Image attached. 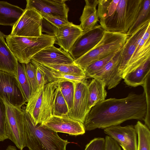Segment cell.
I'll use <instances>...</instances> for the list:
<instances>
[{"label": "cell", "mask_w": 150, "mask_h": 150, "mask_svg": "<svg viewBox=\"0 0 150 150\" xmlns=\"http://www.w3.org/2000/svg\"><path fill=\"white\" fill-rule=\"evenodd\" d=\"M146 111L145 93L130 92L121 99L110 98L93 107L83 124L85 129H104L130 120H143Z\"/></svg>", "instance_id": "1"}, {"label": "cell", "mask_w": 150, "mask_h": 150, "mask_svg": "<svg viewBox=\"0 0 150 150\" xmlns=\"http://www.w3.org/2000/svg\"><path fill=\"white\" fill-rule=\"evenodd\" d=\"M142 1L99 0L97 10L100 25L105 31L127 34L135 21Z\"/></svg>", "instance_id": "2"}, {"label": "cell", "mask_w": 150, "mask_h": 150, "mask_svg": "<svg viewBox=\"0 0 150 150\" xmlns=\"http://www.w3.org/2000/svg\"><path fill=\"white\" fill-rule=\"evenodd\" d=\"M23 110L25 147L29 150H66L70 142L62 139L57 133L41 124L35 125L31 115L25 108Z\"/></svg>", "instance_id": "3"}, {"label": "cell", "mask_w": 150, "mask_h": 150, "mask_svg": "<svg viewBox=\"0 0 150 150\" xmlns=\"http://www.w3.org/2000/svg\"><path fill=\"white\" fill-rule=\"evenodd\" d=\"M9 48L21 64L30 62L33 57L43 49L54 45L56 40L54 36L42 34L40 37H30L5 35Z\"/></svg>", "instance_id": "4"}, {"label": "cell", "mask_w": 150, "mask_h": 150, "mask_svg": "<svg viewBox=\"0 0 150 150\" xmlns=\"http://www.w3.org/2000/svg\"><path fill=\"white\" fill-rule=\"evenodd\" d=\"M129 36L126 34L105 31L100 41L91 50L74 61L83 70L94 62L121 49Z\"/></svg>", "instance_id": "5"}, {"label": "cell", "mask_w": 150, "mask_h": 150, "mask_svg": "<svg viewBox=\"0 0 150 150\" xmlns=\"http://www.w3.org/2000/svg\"><path fill=\"white\" fill-rule=\"evenodd\" d=\"M43 18L34 8H25L19 19L12 27L11 35L37 37L42 35Z\"/></svg>", "instance_id": "6"}, {"label": "cell", "mask_w": 150, "mask_h": 150, "mask_svg": "<svg viewBox=\"0 0 150 150\" xmlns=\"http://www.w3.org/2000/svg\"><path fill=\"white\" fill-rule=\"evenodd\" d=\"M6 109V128L8 139L20 150L25 147L23 109L4 102Z\"/></svg>", "instance_id": "7"}, {"label": "cell", "mask_w": 150, "mask_h": 150, "mask_svg": "<svg viewBox=\"0 0 150 150\" xmlns=\"http://www.w3.org/2000/svg\"><path fill=\"white\" fill-rule=\"evenodd\" d=\"M0 99L21 108L27 102L15 75L0 70Z\"/></svg>", "instance_id": "8"}, {"label": "cell", "mask_w": 150, "mask_h": 150, "mask_svg": "<svg viewBox=\"0 0 150 150\" xmlns=\"http://www.w3.org/2000/svg\"><path fill=\"white\" fill-rule=\"evenodd\" d=\"M104 31L99 25L83 32L76 40L68 52L74 60L92 49L101 40Z\"/></svg>", "instance_id": "9"}, {"label": "cell", "mask_w": 150, "mask_h": 150, "mask_svg": "<svg viewBox=\"0 0 150 150\" xmlns=\"http://www.w3.org/2000/svg\"><path fill=\"white\" fill-rule=\"evenodd\" d=\"M86 79L81 82L74 83L75 92L73 106L67 115L69 118L83 123L90 111L88 108V83Z\"/></svg>", "instance_id": "10"}, {"label": "cell", "mask_w": 150, "mask_h": 150, "mask_svg": "<svg viewBox=\"0 0 150 150\" xmlns=\"http://www.w3.org/2000/svg\"><path fill=\"white\" fill-rule=\"evenodd\" d=\"M41 125L57 133L62 132L71 135H82L85 132L83 123L67 115L53 116Z\"/></svg>", "instance_id": "11"}, {"label": "cell", "mask_w": 150, "mask_h": 150, "mask_svg": "<svg viewBox=\"0 0 150 150\" xmlns=\"http://www.w3.org/2000/svg\"><path fill=\"white\" fill-rule=\"evenodd\" d=\"M123 48L103 68L90 78L96 79L103 82L108 89L116 87L122 79L119 74V69Z\"/></svg>", "instance_id": "12"}, {"label": "cell", "mask_w": 150, "mask_h": 150, "mask_svg": "<svg viewBox=\"0 0 150 150\" xmlns=\"http://www.w3.org/2000/svg\"><path fill=\"white\" fill-rule=\"evenodd\" d=\"M104 132L127 150H137V134L133 125L113 126L104 129Z\"/></svg>", "instance_id": "13"}, {"label": "cell", "mask_w": 150, "mask_h": 150, "mask_svg": "<svg viewBox=\"0 0 150 150\" xmlns=\"http://www.w3.org/2000/svg\"><path fill=\"white\" fill-rule=\"evenodd\" d=\"M31 60L41 64H70L74 62L69 52L54 45L42 50L34 55Z\"/></svg>", "instance_id": "14"}, {"label": "cell", "mask_w": 150, "mask_h": 150, "mask_svg": "<svg viewBox=\"0 0 150 150\" xmlns=\"http://www.w3.org/2000/svg\"><path fill=\"white\" fill-rule=\"evenodd\" d=\"M52 25L50 27L52 31V35L54 36L56 38L55 44L68 52L76 40L83 32L79 25L73 23L59 28Z\"/></svg>", "instance_id": "15"}, {"label": "cell", "mask_w": 150, "mask_h": 150, "mask_svg": "<svg viewBox=\"0 0 150 150\" xmlns=\"http://www.w3.org/2000/svg\"><path fill=\"white\" fill-rule=\"evenodd\" d=\"M25 8H34L40 13L68 18L69 8L64 0H27Z\"/></svg>", "instance_id": "16"}, {"label": "cell", "mask_w": 150, "mask_h": 150, "mask_svg": "<svg viewBox=\"0 0 150 150\" xmlns=\"http://www.w3.org/2000/svg\"><path fill=\"white\" fill-rule=\"evenodd\" d=\"M150 24V21H147L130 36H129L127 39L122 49L121 63L119 69V74L122 78L123 73L128 62L142 38L146 30Z\"/></svg>", "instance_id": "17"}, {"label": "cell", "mask_w": 150, "mask_h": 150, "mask_svg": "<svg viewBox=\"0 0 150 150\" xmlns=\"http://www.w3.org/2000/svg\"><path fill=\"white\" fill-rule=\"evenodd\" d=\"M150 58V39L145 40L142 38L128 62L122 76H125Z\"/></svg>", "instance_id": "18"}, {"label": "cell", "mask_w": 150, "mask_h": 150, "mask_svg": "<svg viewBox=\"0 0 150 150\" xmlns=\"http://www.w3.org/2000/svg\"><path fill=\"white\" fill-rule=\"evenodd\" d=\"M85 5L80 18L79 25L83 32L93 28L99 20L96 7L98 0H86Z\"/></svg>", "instance_id": "19"}, {"label": "cell", "mask_w": 150, "mask_h": 150, "mask_svg": "<svg viewBox=\"0 0 150 150\" xmlns=\"http://www.w3.org/2000/svg\"><path fill=\"white\" fill-rule=\"evenodd\" d=\"M58 80L44 85L42 107L41 124L52 116L53 105L55 90L59 82Z\"/></svg>", "instance_id": "20"}, {"label": "cell", "mask_w": 150, "mask_h": 150, "mask_svg": "<svg viewBox=\"0 0 150 150\" xmlns=\"http://www.w3.org/2000/svg\"><path fill=\"white\" fill-rule=\"evenodd\" d=\"M24 9L5 1H0V25L13 27L22 15Z\"/></svg>", "instance_id": "21"}, {"label": "cell", "mask_w": 150, "mask_h": 150, "mask_svg": "<svg viewBox=\"0 0 150 150\" xmlns=\"http://www.w3.org/2000/svg\"><path fill=\"white\" fill-rule=\"evenodd\" d=\"M18 62L5 41L0 38V70L16 76Z\"/></svg>", "instance_id": "22"}, {"label": "cell", "mask_w": 150, "mask_h": 150, "mask_svg": "<svg viewBox=\"0 0 150 150\" xmlns=\"http://www.w3.org/2000/svg\"><path fill=\"white\" fill-rule=\"evenodd\" d=\"M150 73V58L127 74L123 79L126 84L132 87L142 86Z\"/></svg>", "instance_id": "23"}, {"label": "cell", "mask_w": 150, "mask_h": 150, "mask_svg": "<svg viewBox=\"0 0 150 150\" xmlns=\"http://www.w3.org/2000/svg\"><path fill=\"white\" fill-rule=\"evenodd\" d=\"M104 83L95 78H93L88 84V108H91L105 100L107 92Z\"/></svg>", "instance_id": "24"}, {"label": "cell", "mask_w": 150, "mask_h": 150, "mask_svg": "<svg viewBox=\"0 0 150 150\" xmlns=\"http://www.w3.org/2000/svg\"><path fill=\"white\" fill-rule=\"evenodd\" d=\"M44 87L38 88L35 92L32 94L25 108V111L32 117L35 125L41 123Z\"/></svg>", "instance_id": "25"}, {"label": "cell", "mask_w": 150, "mask_h": 150, "mask_svg": "<svg viewBox=\"0 0 150 150\" xmlns=\"http://www.w3.org/2000/svg\"><path fill=\"white\" fill-rule=\"evenodd\" d=\"M30 62L43 71L49 83L58 80L69 81L74 83H77L87 79L86 78L62 74L52 70L42 64L31 60Z\"/></svg>", "instance_id": "26"}, {"label": "cell", "mask_w": 150, "mask_h": 150, "mask_svg": "<svg viewBox=\"0 0 150 150\" xmlns=\"http://www.w3.org/2000/svg\"><path fill=\"white\" fill-rule=\"evenodd\" d=\"M150 20V0H142L141 7L133 23L127 34L130 36L147 21Z\"/></svg>", "instance_id": "27"}, {"label": "cell", "mask_w": 150, "mask_h": 150, "mask_svg": "<svg viewBox=\"0 0 150 150\" xmlns=\"http://www.w3.org/2000/svg\"><path fill=\"white\" fill-rule=\"evenodd\" d=\"M16 76L23 96L27 102L32 94V90L26 72L24 64H21L18 62Z\"/></svg>", "instance_id": "28"}, {"label": "cell", "mask_w": 150, "mask_h": 150, "mask_svg": "<svg viewBox=\"0 0 150 150\" xmlns=\"http://www.w3.org/2000/svg\"><path fill=\"white\" fill-rule=\"evenodd\" d=\"M42 64L52 70L59 73L87 78L84 70L74 62L70 64Z\"/></svg>", "instance_id": "29"}, {"label": "cell", "mask_w": 150, "mask_h": 150, "mask_svg": "<svg viewBox=\"0 0 150 150\" xmlns=\"http://www.w3.org/2000/svg\"><path fill=\"white\" fill-rule=\"evenodd\" d=\"M134 127L138 137L137 150H150V129L139 121Z\"/></svg>", "instance_id": "30"}, {"label": "cell", "mask_w": 150, "mask_h": 150, "mask_svg": "<svg viewBox=\"0 0 150 150\" xmlns=\"http://www.w3.org/2000/svg\"><path fill=\"white\" fill-rule=\"evenodd\" d=\"M69 112L67 104L62 94L58 85L55 91L52 116L67 115Z\"/></svg>", "instance_id": "31"}, {"label": "cell", "mask_w": 150, "mask_h": 150, "mask_svg": "<svg viewBox=\"0 0 150 150\" xmlns=\"http://www.w3.org/2000/svg\"><path fill=\"white\" fill-rule=\"evenodd\" d=\"M74 83L69 81L63 80L60 81L59 84L62 94L67 104L69 112L73 106L75 92Z\"/></svg>", "instance_id": "32"}, {"label": "cell", "mask_w": 150, "mask_h": 150, "mask_svg": "<svg viewBox=\"0 0 150 150\" xmlns=\"http://www.w3.org/2000/svg\"><path fill=\"white\" fill-rule=\"evenodd\" d=\"M120 50L116 51L107 57L94 62L85 68L83 70L86 78H90L91 76L101 70Z\"/></svg>", "instance_id": "33"}, {"label": "cell", "mask_w": 150, "mask_h": 150, "mask_svg": "<svg viewBox=\"0 0 150 150\" xmlns=\"http://www.w3.org/2000/svg\"><path fill=\"white\" fill-rule=\"evenodd\" d=\"M145 93L146 104V111L143 120L145 125L150 129V73L146 77L144 84L142 86Z\"/></svg>", "instance_id": "34"}, {"label": "cell", "mask_w": 150, "mask_h": 150, "mask_svg": "<svg viewBox=\"0 0 150 150\" xmlns=\"http://www.w3.org/2000/svg\"><path fill=\"white\" fill-rule=\"evenodd\" d=\"M40 13L44 19L56 28H59L63 25H69L73 23L72 22L68 21L67 18Z\"/></svg>", "instance_id": "35"}, {"label": "cell", "mask_w": 150, "mask_h": 150, "mask_svg": "<svg viewBox=\"0 0 150 150\" xmlns=\"http://www.w3.org/2000/svg\"><path fill=\"white\" fill-rule=\"evenodd\" d=\"M24 66L27 76L31 85L33 94L38 89L36 76V67L30 62L24 64Z\"/></svg>", "instance_id": "36"}, {"label": "cell", "mask_w": 150, "mask_h": 150, "mask_svg": "<svg viewBox=\"0 0 150 150\" xmlns=\"http://www.w3.org/2000/svg\"><path fill=\"white\" fill-rule=\"evenodd\" d=\"M6 116L5 104L0 99V142L8 139L6 128Z\"/></svg>", "instance_id": "37"}, {"label": "cell", "mask_w": 150, "mask_h": 150, "mask_svg": "<svg viewBox=\"0 0 150 150\" xmlns=\"http://www.w3.org/2000/svg\"><path fill=\"white\" fill-rule=\"evenodd\" d=\"M105 139L103 138H95L86 146L84 150H105Z\"/></svg>", "instance_id": "38"}, {"label": "cell", "mask_w": 150, "mask_h": 150, "mask_svg": "<svg viewBox=\"0 0 150 150\" xmlns=\"http://www.w3.org/2000/svg\"><path fill=\"white\" fill-rule=\"evenodd\" d=\"M36 67V76L38 89L44 86L49 82L43 71L39 67Z\"/></svg>", "instance_id": "39"}, {"label": "cell", "mask_w": 150, "mask_h": 150, "mask_svg": "<svg viewBox=\"0 0 150 150\" xmlns=\"http://www.w3.org/2000/svg\"><path fill=\"white\" fill-rule=\"evenodd\" d=\"M105 139V150H122L119 144L111 137L106 136Z\"/></svg>", "instance_id": "40"}, {"label": "cell", "mask_w": 150, "mask_h": 150, "mask_svg": "<svg viewBox=\"0 0 150 150\" xmlns=\"http://www.w3.org/2000/svg\"><path fill=\"white\" fill-rule=\"evenodd\" d=\"M5 150H17V149L16 146L12 145H9Z\"/></svg>", "instance_id": "41"}, {"label": "cell", "mask_w": 150, "mask_h": 150, "mask_svg": "<svg viewBox=\"0 0 150 150\" xmlns=\"http://www.w3.org/2000/svg\"><path fill=\"white\" fill-rule=\"evenodd\" d=\"M5 35H4L2 32L0 31V38H1L4 41H5Z\"/></svg>", "instance_id": "42"}, {"label": "cell", "mask_w": 150, "mask_h": 150, "mask_svg": "<svg viewBox=\"0 0 150 150\" xmlns=\"http://www.w3.org/2000/svg\"><path fill=\"white\" fill-rule=\"evenodd\" d=\"M121 147L122 148L123 150H127L125 148H124L123 147L121 146Z\"/></svg>", "instance_id": "43"}]
</instances>
